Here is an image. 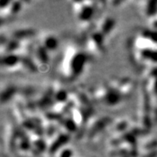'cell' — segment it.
<instances>
[{
    "label": "cell",
    "mask_w": 157,
    "mask_h": 157,
    "mask_svg": "<svg viewBox=\"0 0 157 157\" xmlns=\"http://www.w3.org/2000/svg\"><path fill=\"white\" fill-rule=\"evenodd\" d=\"M2 67L6 69H16L23 66L22 58L19 53H7L2 55L1 59Z\"/></svg>",
    "instance_id": "5"
},
{
    "label": "cell",
    "mask_w": 157,
    "mask_h": 157,
    "mask_svg": "<svg viewBox=\"0 0 157 157\" xmlns=\"http://www.w3.org/2000/svg\"><path fill=\"white\" fill-rule=\"evenodd\" d=\"M69 139H70V134L65 132H59L48 144V151L52 154L56 153L62 147L66 146Z\"/></svg>",
    "instance_id": "4"
},
{
    "label": "cell",
    "mask_w": 157,
    "mask_h": 157,
    "mask_svg": "<svg viewBox=\"0 0 157 157\" xmlns=\"http://www.w3.org/2000/svg\"><path fill=\"white\" fill-rule=\"evenodd\" d=\"M115 25H116V22H115L114 19L109 16H107L105 18H103L101 22L99 23L98 30L100 32H102V34L106 37V36L109 35L110 33L112 32V30L115 27Z\"/></svg>",
    "instance_id": "7"
},
{
    "label": "cell",
    "mask_w": 157,
    "mask_h": 157,
    "mask_svg": "<svg viewBox=\"0 0 157 157\" xmlns=\"http://www.w3.org/2000/svg\"><path fill=\"white\" fill-rule=\"evenodd\" d=\"M40 44L44 46V48L48 52H55L59 47V41L55 35H50V34L44 35V37L42 38Z\"/></svg>",
    "instance_id": "6"
},
{
    "label": "cell",
    "mask_w": 157,
    "mask_h": 157,
    "mask_svg": "<svg viewBox=\"0 0 157 157\" xmlns=\"http://www.w3.org/2000/svg\"><path fill=\"white\" fill-rule=\"evenodd\" d=\"M87 61L88 56L87 53L83 50L71 44L63 56L60 72L67 80H75L83 74Z\"/></svg>",
    "instance_id": "1"
},
{
    "label": "cell",
    "mask_w": 157,
    "mask_h": 157,
    "mask_svg": "<svg viewBox=\"0 0 157 157\" xmlns=\"http://www.w3.org/2000/svg\"><path fill=\"white\" fill-rule=\"evenodd\" d=\"M32 56L39 70L46 71L49 63V52L40 43L35 44L32 48Z\"/></svg>",
    "instance_id": "3"
},
{
    "label": "cell",
    "mask_w": 157,
    "mask_h": 157,
    "mask_svg": "<svg viewBox=\"0 0 157 157\" xmlns=\"http://www.w3.org/2000/svg\"><path fill=\"white\" fill-rule=\"evenodd\" d=\"M99 2H73V9L76 14L78 21L83 25L91 24L99 10Z\"/></svg>",
    "instance_id": "2"
},
{
    "label": "cell",
    "mask_w": 157,
    "mask_h": 157,
    "mask_svg": "<svg viewBox=\"0 0 157 157\" xmlns=\"http://www.w3.org/2000/svg\"><path fill=\"white\" fill-rule=\"evenodd\" d=\"M56 155L57 157H72L73 151L70 147L66 145L56 152Z\"/></svg>",
    "instance_id": "9"
},
{
    "label": "cell",
    "mask_w": 157,
    "mask_h": 157,
    "mask_svg": "<svg viewBox=\"0 0 157 157\" xmlns=\"http://www.w3.org/2000/svg\"><path fill=\"white\" fill-rule=\"evenodd\" d=\"M143 10L145 15L148 17H153L156 14L157 2L155 1H147L142 2Z\"/></svg>",
    "instance_id": "8"
}]
</instances>
